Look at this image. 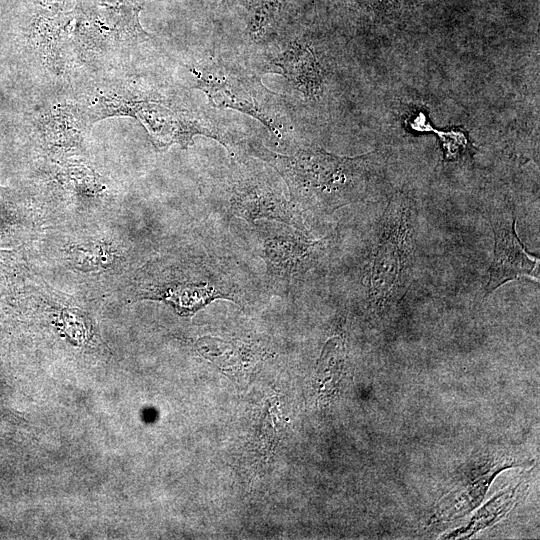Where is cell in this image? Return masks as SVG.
I'll return each mask as SVG.
<instances>
[{
    "label": "cell",
    "instance_id": "1",
    "mask_svg": "<svg viewBox=\"0 0 540 540\" xmlns=\"http://www.w3.org/2000/svg\"><path fill=\"white\" fill-rule=\"evenodd\" d=\"M249 148L284 179L289 200L298 211L330 213L365 193L370 153L344 157L311 146L282 155L260 144H250Z\"/></svg>",
    "mask_w": 540,
    "mask_h": 540
},
{
    "label": "cell",
    "instance_id": "2",
    "mask_svg": "<svg viewBox=\"0 0 540 540\" xmlns=\"http://www.w3.org/2000/svg\"><path fill=\"white\" fill-rule=\"evenodd\" d=\"M411 222L407 198L394 196L383 215L365 276L368 299L377 310L391 307L406 292L412 258Z\"/></svg>",
    "mask_w": 540,
    "mask_h": 540
},
{
    "label": "cell",
    "instance_id": "3",
    "mask_svg": "<svg viewBox=\"0 0 540 540\" xmlns=\"http://www.w3.org/2000/svg\"><path fill=\"white\" fill-rule=\"evenodd\" d=\"M145 0H75L72 41L84 60L116 56L150 39L139 14Z\"/></svg>",
    "mask_w": 540,
    "mask_h": 540
},
{
    "label": "cell",
    "instance_id": "4",
    "mask_svg": "<svg viewBox=\"0 0 540 540\" xmlns=\"http://www.w3.org/2000/svg\"><path fill=\"white\" fill-rule=\"evenodd\" d=\"M190 71L195 78V88L203 90L216 106L246 113L280 135L281 126L272 99L275 94L258 78L220 64H201Z\"/></svg>",
    "mask_w": 540,
    "mask_h": 540
},
{
    "label": "cell",
    "instance_id": "5",
    "mask_svg": "<svg viewBox=\"0 0 540 540\" xmlns=\"http://www.w3.org/2000/svg\"><path fill=\"white\" fill-rule=\"evenodd\" d=\"M261 230V256L270 281L278 285L288 286L304 277L325 248L323 241L290 225L264 224Z\"/></svg>",
    "mask_w": 540,
    "mask_h": 540
},
{
    "label": "cell",
    "instance_id": "6",
    "mask_svg": "<svg viewBox=\"0 0 540 540\" xmlns=\"http://www.w3.org/2000/svg\"><path fill=\"white\" fill-rule=\"evenodd\" d=\"M229 204L236 216L248 222L276 220L308 232L300 212L266 175L255 174L238 180L231 188Z\"/></svg>",
    "mask_w": 540,
    "mask_h": 540
},
{
    "label": "cell",
    "instance_id": "7",
    "mask_svg": "<svg viewBox=\"0 0 540 540\" xmlns=\"http://www.w3.org/2000/svg\"><path fill=\"white\" fill-rule=\"evenodd\" d=\"M75 16L73 9L42 7L21 32L20 48L34 54L54 73H60L66 64L68 43L73 36Z\"/></svg>",
    "mask_w": 540,
    "mask_h": 540
},
{
    "label": "cell",
    "instance_id": "8",
    "mask_svg": "<svg viewBox=\"0 0 540 540\" xmlns=\"http://www.w3.org/2000/svg\"><path fill=\"white\" fill-rule=\"evenodd\" d=\"M494 255L489 269L486 294L520 278H538L539 259L531 256L516 233V218L499 215L492 222Z\"/></svg>",
    "mask_w": 540,
    "mask_h": 540
},
{
    "label": "cell",
    "instance_id": "9",
    "mask_svg": "<svg viewBox=\"0 0 540 540\" xmlns=\"http://www.w3.org/2000/svg\"><path fill=\"white\" fill-rule=\"evenodd\" d=\"M276 65L305 96L317 98L323 87L322 69L309 46L293 43L277 60Z\"/></svg>",
    "mask_w": 540,
    "mask_h": 540
},
{
    "label": "cell",
    "instance_id": "10",
    "mask_svg": "<svg viewBox=\"0 0 540 540\" xmlns=\"http://www.w3.org/2000/svg\"><path fill=\"white\" fill-rule=\"evenodd\" d=\"M252 9L251 31L261 35L271 25L279 9L280 0H249Z\"/></svg>",
    "mask_w": 540,
    "mask_h": 540
},
{
    "label": "cell",
    "instance_id": "11",
    "mask_svg": "<svg viewBox=\"0 0 540 540\" xmlns=\"http://www.w3.org/2000/svg\"><path fill=\"white\" fill-rule=\"evenodd\" d=\"M431 131L439 136L447 160L457 159L468 149L469 141L463 130L438 131L432 128Z\"/></svg>",
    "mask_w": 540,
    "mask_h": 540
},
{
    "label": "cell",
    "instance_id": "12",
    "mask_svg": "<svg viewBox=\"0 0 540 540\" xmlns=\"http://www.w3.org/2000/svg\"><path fill=\"white\" fill-rule=\"evenodd\" d=\"M359 6L377 14L392 15L415 3L414 0H352Z\"/></svg>",
    "mask_w": 540,
    "mask_h": 540
},
{
    "label": "cell",
    "instance_id": "13",
    "mask_svg": "<svg viewBox=\"0 0 540 540\" xmlns=\"http://www.w3.org/2000/svg\"><path fill=\"white\" fill-rule=\"evenodd\" d=\"M42 7L52 9H64L66 0H36Z\"/></svg>",
    "mask_w": 540,
    "mask_h": 540
}]
</instances>
